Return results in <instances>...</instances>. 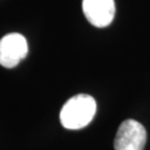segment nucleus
Segmentation results:
<instances>
[{
  "label": "nucleus",
  "mask_w": 150,
  "mask_h": 150,
  "mask_svg": "<svg viewBox=\"0 0 150 150\" xmlns=\"http://www.w3.org/2000/svg\"><path fill=\"white\" fill-rule=\"evenodd\" d=\"M82 11L92 26L103 28L113 20L116 7L113 0H82Z\"/></svg>",
  "instance_id": "4"
},
{
  "label": "nucleus",
  "mask_w": 150,
  "mask_h": 150,
  "mask_svg": "<svg viewBox=\"0 0 150 150\" xmlns=\"http://www.w3.org/2000/svg\"><path fill=\"white\" fill-rule=\"evenodd\" d=\"M28 54V42L20 33H8L0 40V64L13 68Z\"/></svg>",
  "instance_id": "3"
},
{
  "label": "nucleus",
  "mask_w": 150,
  "mask_h": 150,
  "mask_svg": "<svg viewBox=\"0 0 150 150\" xmlns=\"http://www.w3.org/2000/svg\"><path fill=\"white\" fill-rule=\"evenodd\" d=\"M146 141L145 127L137 120L127 119L119 126L113 147L115 150H144Z\"/></svg>",
  "instance_id": "2"
},
{
  "label": "nucleus",
  "mask_w": 150,
  "mask_h": 150,
  "mask_svg": "<svg viewBox=\"0 0 150 150\" xmlns=\"http://www.w3.org/2000/svg\"><path fill=\"white\" fill-rule=\"evenodd\" d=\"M96 109L97 103L93 97L85 93L71 97L60 111V122L70 130L83 128L93 119Z\"/></svg>",
  "instance_id": "1"
}]
</instances>
